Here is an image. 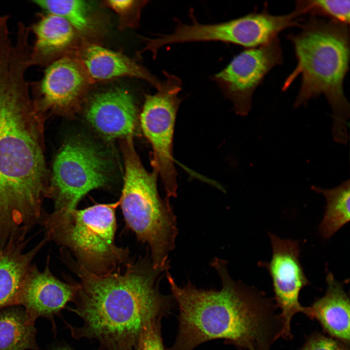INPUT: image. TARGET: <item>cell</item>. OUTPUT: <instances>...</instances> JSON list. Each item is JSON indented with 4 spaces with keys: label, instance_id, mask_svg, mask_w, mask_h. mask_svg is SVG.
<instances>
[{
    "label": "cell",
    "instance_id": "24",
    "mask_svg": "<svg viewBox=\"0 0 350 350\" xmlns=\"http://www.w3.org/2000/svg\"><path fill=\"white\" fill-rule=\"evenodd\" d=\"M161 321L154 320L143 328L136 350H166L161 335Z\"/></svg>",
    "mask_w": 350,
    "mask_h": 350
},
{
    "label": "cell",
    "instance_id": "3",
    "mask_svg": "<svg viewBox=\"0 0 350 350\" xmlns=\"http://www.w3.org/2000/svg\"><path fill=\"white\" fill-rule=\"evenodd\" d=\"M211 266L221 281L219 290L178 286L166 275L178 309L175 341L167 350H193L210 340L223 339L239 350H271L281 338L283 324L273 298L229 275L226 261Z\"/></svg>",
    "mask_w": 350,
    "mask_h": 350
},
{
    "label": "cell",
    "instance_id": "1",
    "mask_svg": "<svg viewBox=\"0 0 350 350\" xmlns=\"http://www.w3.org/2000/svg\"><path fill=\"white\" fill-rule=\"evenodd\" d=\"M65 263L79 279L74 308L68 310L83 320L80 327L67 324L75 339L95 340L101 350H136L143 328L167 315L171 296L159 291L160 275L149 258L128 261L125 269L99 275L87 270L61 250Z\"/></svg>",
    "mask_w": 350,
    "mask_h": 350
},
{
    "label": "cell",
    "instance_id": "23",
    "mask_svg": "<svg viewBox=\"0 0 350 350\" xmlns=\"http://www.w3.org/2000/svg\"><path fill=\"white\" fill-rule=\"evenodd\" d=\"M146 1L111 0L106 4L119 16L121 26L133 25L139 19L140 11Z\"/></svg>",
    "mask_w": 350,
    "mask_h": 350
},
{
    "label": "cell",
    "instance_id": "2",
    "mask_svg": "<svg viewBox=\"0 0 350 350\" xmlns=\"http://www.w3.org/2000/svg\"><path fill=\"white\" fill-rule=\"evenodd\" d=\"M40 114L26 71L0 66V243L27 234L44 214Z\"/></svg>",
    "mask_w": 350,
    "mask_h": 350
},
{
    "label": "cell",
    "instance_id": "4",
    "mask_svg": "<svg viewBox=\"0 0 350 350\" xmlns=\"http://www.w3.org/2000/svg\"><path fill=\"white\" fill-rule=\"evenodd\" d=\"M301 23L299 33L287 36L293 45L298 64L283 89L301 74V86L294 107L307 105L310 100L324 95L332 111L333 139L346 144L350 116V104L343 88L350 61L348 25L314 15Z\"/></svg>",
    "mask_w": 350,
    "mask_h": 350
},
{
    "label": "cell",
    "instance_id": "18",
    "mask_svg": "<svg viewBox=\"0 0 350 350\" xmlns=\"http://www.w3.org/2000/svg\"><path fill=\"white\" fill-rule=\"evenodd\" d=\"M48 241L45 235L34 248L24 252L27 240L10 241L0 250V309L15 305L32 261Z\"/></svg>",
    "mask_w": 350,
    "mask_h": 350
},
{
    "label": "cell",
    "instance_id": "16",
    "mask_svg": "<svg viewBox=\"0 0 350 350\" xmlns=\"http://www.w3.org/2000/svg\"><path fill=\"white\" fill-rule=\"evenodd\" d=\"M30 27L35 36L31 48L29 65L47 67L68 54L74 42L75 30L65 19L47 13H39Z\"/></svg>",
    "mask_w": 350,
    "mask_h": 350
},
{
    "label": "cell",
    "instance_id": "26",
    "mask_svg": "<svg viewBox=\"0 0 350 350\" xmlns=\"http://www.w3.org/2000/svg\"><path fill=\"white\" fill-rule=\"evenodd\" d=\"M51 350H76L70 346L64 344L55 346L51 348Z\"/></svg>",
    "mask_w": 350,
    "mask_h": 350
},
{
    "label": "cell",
    "instance_id": "11",
    "mask_svg": "<svg viewBox=\"0 0 350 350\" xmlns=\"http://www.w3.org/2000/svg\"><path fill=\"white\" fill-rule=\"evenodd\" d=\"M272 257L261 262L260 266L268 272L272 282L274 300L280 311L283 324L281 338H293L291 323L293 317L302 312L299 297L301 290L310 284L299 260L298 242L282 239L269 232Z\"/></svg>",
    "mask_w": 350,
    "mask_h": 350
},
{
    "label": "cell",
    "instance_id": "22",
    "mask_svg": "<svg viewBox=\"0 0 350 350\" xmlns=\"http://www.w3.org/2000/svg\"><path fill=\"white\" fill-rule=\"evenodd\" d=\"M305 13L326 16L332 20L348 25L350 22L349 0H300Z\"/></svg>",
    "mask_w": 350,
    "mask_h": 350
},
{
    "label": "cell",
    "instance_id": "14",
    "mask_svg": "<svg viewBox=\"0 0 350 350\" xmlns=\"http://www.w3.org/2000/svg\"><path fill=\"white\" fill-rule=\"evenodd\" d=\"M86 115L93 128L108 139L132 137L137 122L133 98L122 88L95 95L88 103Z\"/></svg>",
    "mask_w": 350,
    "mask_h": 350
},
{
    "label": "cell",
    "instance_id": "21",
    "mask_svg": "<svg viewBox=\"0 0 350 350\" xmlns=\"http://www.w3.org/2000/svg\"><path fill=\"white\" fill-rule=\"evenodd\" d=\"M34 3L45 13L60 17L78 31L86 33L91 29L88 4L79 0H34Z\"/></svg>",
    "mask_w": 350,
    "mask_h": 350
},
{
    "label": "cell",
    "instance_id": "13",
    "mask_svg": "<svg viewBox=\"0 0 350 350\" xmlns=\"http://www.w3.org/2000/svg\"><path fill=\"white\" fill-rule=\"evenodd\" d=\"M49 258L43 271L34 265L30 268L16 299L15 305L22 307L35 323L39 317L49 319L56 331L54 317L67 304L73 301L79 284L64 282L51 272Z\"/></svg>",
    "mask_w": 350,
    "mask_h": 350
},
{
    "label": "cell",
    "instance_id": "15",
    "mask_svg": "<svg viewBox=\"0 0 350 350\" xmlns=\"http://www.w3.org/2000/svg\"><path fill=\"white\" fill-rule=\"evenodd\" d=\"M325 294L309 306H303L301 313L315 320L328 336L350 344V302L343 284L328 272Z\"/></svg>",
    "mask_w": 350,
    "mask_h": 350
},
{
    "label": "cell",
    "instance_id": "17",
    "mask_svg": "<svg viewBox=\"0 0 350 350\" xmlns=\"http://www.w3.org/2000/svg\"><path fill=\"white\" fill-rule=\"evenodd\" d=\"M76 59L90 82L129 76L146 80L157 89L161 86L162 82L130 58L97 45L86 46Z\"/></svg>",
    "mask_w": 350,
    "mask_h": 350
},
{
    "label": "cell",
    "instance_id": "5",
    "mask_svg": "<svg viewBox=\"0 0 350 350\" xmlns=\"http://www.w3.org/2000/svg\"><path fill=\"white\" fill-rule=\"evenodd\" d=\"M122 149L125 171L120 206L125 222L138 240L148 245L153 266L169 268V254L177 234L175 216L168 198L158 193V173L145 169L132 138L126 139Z\"/></svg>",
    "mask_w": 350,
    "mask_h": 350
},
{
    "label": "cell",
    "instance_id": "7",
    "mask_svg": "<svg viewBox=\"0 0 350 350\" xmlns=\"http://www.w3.org/2000/svg\"><path fill=\"white\" fill-rule=\"evenodd\" d=\"M112 167L109 157L95 144L80 139L67 142L53 165V212L76 209L86 194L109 182Z\"/></svg>",
    "mask_w": 350,
    "mask_h": 350
},
{
    "label": "cell",
    "instance_id": "12",
    "mask_svg": "<svg viewBox=\"0 0 350 350\" xmlns=\"http://www.w3.org/2000/svg\"><path fill=\"white\" fill-rule=\"evenodd\" d=\"M90 82L78 60L67 54L46 67L42 78L31 84L32 99L40 113H69L78 107Z\"/></svg>",
    "mask_w": 350,
    "mask_h": 350
},
{
    "label": "cell",
    "instance_id": "10",
    "mask_svg": "<svg viewBox=\"0 0 350 350\" xmlns=\"http://www.w3.org/2000/svg\"><path fill=\"white\" fill-rule=\"evenodd\" d=\"M282 62V51L277 36L263 45L242 51L212 79L232 102L235 112L245 116L251 108L254 91L268 72Z\"/></svg>",
    "mask_w": 350,
    "mask_h": 350
},
{
    "label": "cell",
    "instance_id": "19",
    "mask_svg": "<svg viewBox=\"0 0 350 350\" xmlns=\"http://www.w3.org/2000/svg\"><path fill=\"white\" fill-rule=\"evenodd\" d=\"M36 330L24 308L18 305L0 309V350H40Z\"/></svg>",
    "mask_w": 350,
    "mask_h": 350
},
{
    "label": "cell",
    "instance_id": "6",
    "mask_svg": "<svg viewBox=\"0 0 350 350\" xmlns=\"http://www.w3.org/2000/svg\"><path fill=\"white\" fill-rule=\"evenodd\" d=\"M120 205L119 199L82 210L44 214L41 223L49 240L70 249L87 270L109 274L121 270L129 261L128 249L115 242V210Z\"/></svg>",
    "mask_w": 350,
    "mask_h": 350
},
{
    "label": "cell",
    "instance_id": "25",
    "mask_svg": "<svg viewBox=\"0 0 350 350\" xmlns=\"http://www.w3.org/2000/svg\"><path fill=\"white\" fill-rule=\"evenodd\" d=\"M299 350H350V344L316 332L308 337Z\"/></svg>",
    "mask_w": 350,
    "mask_h": 350
},
{
    "label": "cell",
    "instance_id": "20",
    "mask_svg": "<svg viewBox=\"0 0 350 350\" xmlns=\"http://www.w3.org/2000/svg\"><path fill=\"white\" fill-rule=\"evenodd\" d=\"M350 180L332 188L312 186L316 193L322 194L326 200L325 211L319 226V232L326 239L331 238L350 221Z\"/></svg>",
    "mask_w": 350,
    "mask_h": 350
},
{
    "label": "cell",
    "instance_id": "9",
    "mask_svg": "<svg viewBox=\"0 0 350 350\" xmlns=\"http://www.w3.org/2000/svg\"><path fill=\"white\" fill-rule=\"evenodd\" d=\"M165 79L158 92L147 95L140 116L144 134L153 148L152 161L162 179L166 198L177 195V174L173 155L175 118L181 102L178 93L182 81L175 75L163 71Z\"/></svg>",
    "mask_w": 350,
    "mask_h": 350
},
{
    "label": "cell",
    "instance_id": "8",
    "mask_svg": "<svg viewBox=\"0 0 350 350\" xmlns=\"http://www.w3.org/2000/svg\"><path fill=\"white\" fill-rule=\"evenodd\" d=\"M261 12H253L228 21L212 24H202L190 15L191 24L178 21L171 38L174 43L200 41H221L256 48L269 42L281 31L299 26L304 15L296 7L284 15L270 14L267 6Z\"/></svg>",
    "mask_w": 350,
    "mask_h": 350
}]
</instances>
